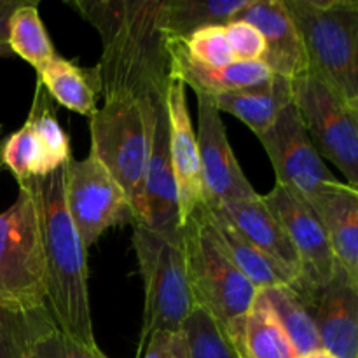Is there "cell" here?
<instances>
[{"instance_id": "obj_1", "label": "cell", "mask_w": 358, "mask_h": 358, "mask_svg": "<svg viewBox=\"0 0 358 358\" xmlns=\"http://www.w3.org/2000/svg\"><path fill=\"white\" fill-rule=\"evenodd\" d=\"M70 6L101 38L96 69L105 101L164 100L171 83V58L163 0H79Z\"/></svg>"}, {"instance_id": "obj_2", "label": "cell", "mask_w": 358, "mask_h": 358, "mask_svg": "<svg viewBox=\"0 0 358 358\" xmlns=\"http://www.w3.org/2000/svg\"><path fill=\"white\" fill-rule=\"evenodd\" d=\"M66 166V164H65ZM65 166L20 184L31 192L45 261V306L56 329L86 348H98L87 289V248L65 203Z\"/></svg>"}, {"instance_id": "obj_3", "label": "cell", "mask_w": 358, "mask_h": 358, "mask_svg": "<svg viewBox=\"0 0 358 358\" xmlns=\"http://www.w3.org/2000/svg\"><path fill=\"white\" fill-rule=\"evenodd\" d=\"M303 42L308 73L358 108L357 0H283Z\"/></svg>"}, {"instance_id": "obj_4", "label": "cell", "mask_w": 358, "mask_h": 358, "mask_svg": "<svg viewBox=\"0 0 358 358\" xmlns=\"http://www.w3.org/2000/svg\"><path fill=\"white\" fill-rule=\"evenodd\" d=\"M133 248L145 292L138 341L157 331H180L196 308L185 269L182 229L159 231L136 222Z\"/></svg>"}, {"instance_id": "obj_5", "label": "cell", "mask_w": 358, "mask_h": 358, "mask_svg": "<svg viewBox=\"0 0 358 358\" xmlns=\"http://www.w3.org/2000/svg\"><path fill=\"white\" fill-rule=\"evenodd\" d=\"M180 229L196 308L205 310L227 332L254 306L257 289L241 275L219 243L205 206H199Z\"/></svg>"}, {"instance_id": "obj_6", "label": "cell", "mask_w": 358, "mask_h": 358, "mask_svg": "<svg viewBox=\"0 0 358 358\" xmlns=\"http://www.w3.org/2000/svg\"><path fill=\"white\" fill-rule=\"evenodd\" d=\"M157 103L136 100L105 101L103 107L94 110L90 121V154L100 161L126 192L135 213V222H140L143 215V178Z\"/></svg>"}, {"instance_id": "obj_7", "label": "cell", "mask_w": 358, "mask_h": 358, "mask_svg": "<svg viewBox=\"0 0 358 358\" xmlns=\"http://www.w3.org/2000/svg\"><path fill=\"white\" fill-rule=\"evenodd\" d=\"M0 304L20 311L48 308L41 224L27 187L0 213Z\"/></svg>"}, {"instance_id": "obj_8", "label": "cell", "mask_w": 358, "mask_h": 358, "mask_svg": "<svg viewBox=\"0 0 358 358\" xmlns=\"http://www.w3.org/2000/svg\"><path fill=\"white\" fill-rule=\"evenodd\" d=\"M292 94L318 156L339 168L350 187L358 189V108L311 73L292 79Z\"/></svg>"}, {"instance_id": "obj_9", "label": "cell", "mask_w": 358, "mask_h": 358, "mask_svg": "<svg viewBox=\"0 0 358 358\" xmlns=\"http://www.w3.org/2000/svg\"><path fill=\"white\" fill-rule=\"evenodd\" d=\"M65 203L86 248L110 227L135 222L126 192L93 154L84 159L70 157L66 163Z\"/></svg>"}, {"instance_id": "obj_10", "label": "cell", "mask_w": 358, "mask_h": 358, "mask_svg": "<svg viewBox=\"0 0 358 358\" xmlns=\"http://www.w3.org/2000/svg\"><path fill=\"white\" fill-rule=\"evenodd\" d=\"M257 138L271 161L276 184L303 201L310 203L322 189L338 180L315 150L294 101Z\"/></svg>"}, {"instance_id": "obj_11", "label": "cell", "mask_w": 358, "mask_h": 358, "mask_svg": "<svg viewBox=\"0 0 358 358\" xmlns=\"http://www.w3.org/2000/svg\"><path fill=\"white\" fill-rule=\"evenodd\" d=\"M198 101L199 170H201L203 205L219 206L257 196L233 152L226 126L212 98L196 94Z\"/></svg>"}, {"instance_id": "obj_12", "label": "cell", "mask_w": 358, "mask_h": 358, "mask_svg": "<svg viewBox=\"0 0 358 358\" xmlns=\"http://www.w3.org/2000/svg\"><path fill=\"white\" fill-rule=\"evenodd\" d=\"M306 301L320 348L336 358H358V280L336 262L318 285H292Z\"/></svg>"}, {"instance_id": "obj_13", "label": "cell", "mask_w": 358, "mask_h": 358, "mask_svg": "<svg viewBox=\"0 0 358 358\" xmlns=\"http://www.w3.org/2000/svg\"><path fill=\"white\" fill-rule=\"evenodd\" d=\"M289 236L301 264V276L294 285H318L332 275L336 259L320 220L306 201L282 185L262 196Z\"/></svg>"}, {"instance_id": "obj_14", "label": "cell", "mask_w": 358, "mask_h": 358, "mask_svg": "<svg viewBox=\"0 0 358 358\" xmlns=\"http://www.w3.org/2000/svg\"><path fill=\"white\" fill-rule=\"evenodd\" d=\"M164 101L170 122V156L177 185L178 222L182 227L203 205L198 142L189 114L187 87L180 80H171Z\"/></svg>"}, {"instance_id": "obj_15", "label": "cell", "mask_w": 358, "mask_h": 358, "mask_svg": "<svg viewBox=\"0 0 358 358\" xmlns=\"http://www.w3.org/2000/svg\"><path fill=\"white\" fill-rule=\"evenodd\" d=\"M138 224L159 231L180 227L177 185L170 156V122L164 100L156 105L150 152L143 178V215Z\"/></svg>"}, {"instance_id": "obj_16", "label": "cell", "mask_w": 358, "mask_h": 358, "mask_svg": "<svg viewBox=\"0 0 358 358\" xmlns=\"http://www.w3.org/2000/svg\"><path fill=\"white\" fill-rule=\"evenodd\" d=\"M236 20L259 30L266 44L261 62L275 76L296 79L308 73L303 42L283 0H250Z\"/></svg>"}, {"instance_id": "obj_17", "label": "cell", "mask_w": 358, "mask_h": 358, "mask_svg": "<svg viewBox=\"0 0 358 358\" xmlns=\"http://www.w3.org/2000/svg\"><path fill=\"white\" fill-rule=\"evenodd\" d=\"M219 210L227 222L257 250L268 255L271 261L282 266L294 283L301 276V264L296 250L290 243L289 236L283 231L282 224L275 217V213L268 208L261 194L240 201H231L226 205L213 206ZM292 283V285H294Z\"/></svg>"}, {"instance_id": "obj_18", "label": "cell", "mask_w": 358, "mask_h": 358, "mask_svg": "<svg viewBox=\"0 0 358 358\" xmlns=\"http://www.w3.org/2000/svg\"><path fill=\"white\" fill-rule=\"evenodd\" d=\"M320 220L336 262L358 280V189L346 182H332L310 203Z\"/></svg>"}, {"instance_id": "obj_19", "label": "cell", "mask_w": 358, "mask_h": 358, "mask_svg": "<svg viewBox=\"0 0 358 358\" xmlns=\"http://www.w3.org/2000/svg\"><path fill=\"white\" fill-rule=\"evenodd\" d=\"M171 80H180L194 94L219 96L229 91L254 86L269 79L271 72L262 62H234L227 66H206L185 52L180 41H170Z\"/></svg>"}, {"instance_id": "obj_20", "label": "cell", "mask_w": 358, "mask_h": 358, "mask_svg": "<svg viewBox=\"0 0 358 358\" xmlns=\"http://www.w3.org/2000/svg\"><path fill=\"white\" fill-rule=\"evenodd\" d=\"M212 101L219 112L238 117L259 136L294 101L292 79L271 73L262 83L219 94Z\"/></svg>"}, {"instance_id": "obj_21", "label": "cell", "mask_w": 358, "mask_h": 358, "mask_svg": "<svg viewBox=\"0 0 358 358\" xmlns=\"http://www.w3.org/2000/svg\"><path fill=\"white\" fill-rule=\"evenodd\" d=\"M37 80L44 86L52 101L76 114L91 117L98 108L101 80L96 66L86 69L56 55L51 62L37 70Z\"/></svg>"}, {"instance_id": "obj_22", "label": "cell", "mask_w": 358, "mask_h": 358, "mask_svg": "<svg viewBox=\"0 0 358 358\" xmlns=\"http://www.w3.org/2000/svg\"><path fill=\"white\" fill-rule=\"evenodd\" d=\"M205 206V213L213 227L217 240L222 245L226 254L234 262L241 275L252 283L257 290L269 289V287L292 285L294 280L282 266L262 254L261 250L248 243L229 222L226 217L213 206Z\"/></svg>"}, {"instance_id": "obj_23", "label": "cell", "mask_w": 358, "mask_h": 358, "mask_svg": "<svg viewBox=\"0 0 358 358\" xmlns=\"http://www.w3.org/2000/svg\"><path fill=\"white\" fill-rule=\"evenodd\" d=\"M241 358H299L269 308L255 297L247 313L227 331Z\"/></svg>"}, {"instance_id": "obj_24", "label": "cell", "mask_w": 358, "mask_h": 358, "mask_svg": "<svg viewBox=\"0 0 358 358\" xmlns=\"http://www.w3.org/2000/svg\"><path fill=\"white\" fill-rule=\"evenodd\" d=\"M250 0H163V24L170 41H185L201 28L236 20Z\"/></svg>"}, {"instance_id": "obj_25", "label": "cell", "mask_w": 358, "mask_h": 358, "mask_svg": "<svg viewBox=\"0 0 358 358\" xmlns=\"http://www.w3.org/2000/svg\"><path fill=\"white\" fill-rule=\"evenodd\" d=\"M257 297L269 308L280 327L285 331L297 357L322 350L310 308H308L304 297L292 285L257 290Z\"/></svg>"}, {"instance_id": "obj_26", "label": "cell", "mask_w": 358, "mask_h": 358, "mask_svg": "<svg viewBox=\"0 0 358 358\" xmlns=\"http://www.w3.org/2000/svg\"><path fill=\"white\" fill-rule=\"evenodd\" d=\"M56 331L48 308L20 311L0 304V358H28L42 339Z\"/></svg>"}, {"instance_id": "obj_27", "label": "cell", "mask_w": 358, "mask_h": 358, "mask_svg": "<svg viewBox=\"0 0 358 358\" xmlns=\"http://www.w3.org/2000/svg\"><path fill=\"white\" fill-rule=\"evenodd\" d=\"M38 2H30L16 10L10 20L9 48L14 56H20L31 66L41 70L56 56L55 45L45 31L37 9Z\"/></svg>"}, {"instance_id": "obj_28", "label": "cell", "mask_w": 358, "mask_h": 358, "mask_svg": "<svg viewBox=\"0 0 358 358\" xmlns=\"http://www.w3.org/2000/svg\"><path fill=\"white\" fill-rule=\"evenodd\" d=\"M2 166L14 175L17 185L59 170L52 164L44 143L27 122L2 142Z\"/></svg>"}, {"instance_id": "obj_29", "label": "cell", "mask_w": 358, "mask_h": 358, "mask_svg": "<svg viewBox=\"0 0 358 358\" xmlns=\"http://www.w3.org/2000/svg\"><path fill=\"white\" fill-rule=\"evenodd\" d=\"M28 126L35 131L42 143H44L45 150H48L49 157H51L52 164L56 168H62L69 163L72 157L70 152V140L69 135L63 131L62 124H59L58 117H56L55 105L49 98L48 91L44 90L41 83L37 80L35 86L34 101H31L30 114L27 117Z\"/></svg>"}, {"instance_id": "obj_30", "label": "cell", "mask_w": 358, "mask_h": 358, "mask_svg": "<svg viewBox=\"0 0 358 358\" xmlns=\"http://www.w3.org/2000/svg\"><path fill=\"white\" fill-rule=\"evenodd\" d=\"M182 331L192 358H241L227 332L201 308H194Z\"/></svg>"}, {"instance_id": "obj_31", "label": "cell", "mask_w": 358, "mask_h": 358, "mask_svg": "<svg viewBox=\"0 0 358 358\" xmlns=\"http://www.w3.org/2000/svg\"><path fill=\"white\" fill-rule=\"evenodd\" d=\"M180 42L185 52L201 65L219 69V66H227L236 62L229 44H227L224 27L201 28Z\"/></svg>"}, {"instance_id": "obj_32", "label": "cell", "mask_w": 358, "mask_h": 358, "mask_svg": "<svg viewBox=\"0 0 358 358\" xmlns=\"http://www.w3.org/2000/svg\"><path fill=\"white\" fill-rule=\"evenodd\" d=\"M224 34L236 62H261L266 44L257 28L247 21L233 20L224 24Z\"/></svg>"}, {"instance_id": "obj_33", "label": "cell", "mask_w": 358, "mask_h": 358, "mask_svg": "<svg viewBox=\"0 0 358 358\" xmlns=\"http://www.w3.org/2000/svg\"><path fill=\"white\" fill-rule=\"evenodd\" d=\"M135 358H192L189 341L182 331H157L138 341Z\"/></svg>"}, {"instance_id": "obj_34", "label": "cell", "mask_w": 358, "mask_h": 358, "mask_svg": "<svg viewBox=\"0 0 358 358\" xmlns=\"http://www.w3.org/2000/svg\"><path fill=\"white\" fill-rule=\"evenodd\" d=\"M28 358H108L100 348H86L59 331L42 339Z\"/></svg>"}, {"instance_id": "obj_35", "label": "cell", "mask_w": 358, "mask_h": 358, "mask_svg": "<svg viewBox=\"0 0 358 358\" xmlns=\"http://www.w3.org/2000/svg\"><path fill=\"white\" fill-rule=\"evenodd\" d=\"M34 0H0V45H9V30L10 20L27 3Z\"/></svg>"}, {"instance_id": "obj_36", "label": "cell", "mask_w": 358, "mask_h": 358, "mask_svg": "<svg viewBox=\"0 0 358 358\" xmlns=\"http://www.w3.org/2000/svg\"><path fill=\"white\" fill-rule=\"evenodd\" d=\"M299 358H336L334 355H331L329 352H325V350H317V352L313 353H308V355H303Z\"/></svg>"}, {"instance_id": "obj_37", "label": "cell", "mask_w": 358, "mask_h": 358, "mask_svg": "<svg viewBox=\"0 0 358 358\" xmlns=\"http://www.w3.org/2000/svg\"><path fill=\"white\" fill-rule=\"evenodd\" d=\"M13 51L9 45H0V58H13Z\"/></svg>"}, {"instance_id": "obj_38", "label": "cell", "mask_w": 358, "mask_h": 358, "mask_svg": "<svg viewBox=\"0 0 358 358\" xmlns=\"http://www.w3.org/2000/svg\"><path fill=\"white\" fill-rule=\"evenodd\" d=\"M2 131H3V126L0 124V170H2Z\"/></svg>"}]
</instances>
